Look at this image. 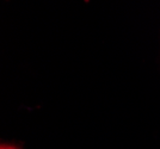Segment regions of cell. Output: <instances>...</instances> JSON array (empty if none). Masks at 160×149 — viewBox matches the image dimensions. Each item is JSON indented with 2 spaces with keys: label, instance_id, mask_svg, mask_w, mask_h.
<instances>
[{
  "label": "cell",
  "instance_id": "obj_1",
  "mask_svg": "<svg viewBox=\"0 0 160 149\" xmlns=\"http://www.w3.org/2000/svg\"><path fill=\"white\" fill-rule=\"evenodd\" d=\"M1 149H17V148H14V147H12V146H7V144H2V146H1Z\"/></svg>",
  "mask_w": 160,
  "mask_h": 149
}]
</instances>
